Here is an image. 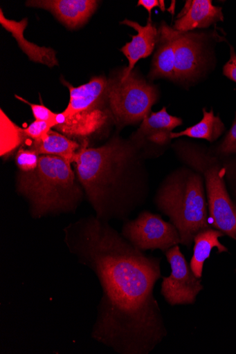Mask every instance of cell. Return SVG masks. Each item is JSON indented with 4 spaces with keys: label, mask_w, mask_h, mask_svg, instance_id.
Wrapping results in <instances>:
<instances>
[{
    "label": "cell",
    "mask_w": 236,
    "mask_h": 354,
    "mask_svg": "<svg viewBox=\"0 0 236 354\" xmlns=\"http://www.w3.org/2000/svg\"><path fill=\"white\" fill-rule=\"evenodd\" d=\"M64 241L97 277L102 297L91 336L120 354H149L167 335L154 288L161 259L127 241L107 221L84 217L64 229Z\"/></svg>",
    "instance_id": "cell-1"
},
{
    "label": "cell",
    "mask_w": 236,
    "mask_h": 354,
    "mask_svg": "<svg viewBox=\"0 0 236 354\" xmlns=\"http://www.w3.org/2000/svg\"><path fill=\"white\" fill-rule=\"evenodd\" d=\"M73 164L98 218L125 220L147 201L149 172L140 148L131 140L115 136L97 148L84 141Z\"/></svg>",
    "instance_id": "cell-2"
},
{
    "label": "cell",
    "mask_w": 236,
    "mask_h": 354,
    "mask_svg": "<svg viewBox=\"0 0 236 354\" xmlns=\"http://www.w3.org/2000/svg\"><path fill=\"white\" fill-rule=\"evenodd\" d=\"M71 165L61 157L42 155L37 169L19 173L17 191L32 218L76 212L85 193Z\"/></svg>",
    "instance_id": "cell-3"
},
{
    "label": "cell",
    "mask_w": 236,
    "mask_h": 354,
    "mask_svg": "<svg viewBox=\"0 0 236 354\" xmlns=\"http://www.w3.org/2000/svg\"><path fill=\"white\" fill-rule=\"evenodd\" d=\"M154 203L177 229L181 244L188 248L199 232L211 228L205 180L186 166L164 178L156 192Z\"/></svg>",
    "instance_id": "cell-4"
},
{
    "label": "cell",
    "mask_w": 236,
    "mask_h": 354,
    "mask_svg": "<svg viewBox=\"0 0 236 354\" xmlns=\"http://www.w3.org/2000/svg\"><path fill=\"white\" fill-rule=\"evenodd\" d=\"M174 151L185 166L203 177L212 226L236 241V203L226 186L223 160L208 149L185 140L179 142Z\"/></svg>",
    "instance_id": "cell-5"
},
{
    "label": "cell",
    "mask_w": 236,
    "mask_h": 354,
    "mask_svg": "<svg viewBox=\"0 0 236 354\" xmlns=\"http://www.w3.org/2000/svg\"><path fill=\"white\" fill-rule=\"evenodd\" d=\"M108 106L118 129L143 122L158 100L156 87L134 72L109 80Z\"/></svg>",
    "instance_id": "cell-6"
},
{
    "label": "cell",
    "mask_w": 236,
    "mask_h": 354,
    "mask_svg": "<svg viewBox=\"0 0 236 354\" xmlns=\"http://www.w3.org/2000/svg\"><path fill=\"white\" fill-rule=\"evenodd\" d=\"M121 234L143 252L158 249L165 252L181 244L180 235L174 225L149 211L141 212L134 220L126 221Z\"/></svg>",
    "instance_id": "cell-7"
},
{
    "label": "cell",
    "mask_w": 236,
    "mask_h": 354,
    "mask_svg": "<svg viewBox=\"0 0 236 354\" xmlns=\"http://www.w3.org/2000/svg\"><path fill=\"white\" fill-rule=\"evenodd\" d=\"M165 254L172 274L163 277L162 296L172 306L194 304L197 295L204 288L201 279L192 272L179 245L168 249Z\"/></svg>",
    "instance_id": "cell-8"
},
{
    "label": "cell",
    "mask_w": 236,
    "mask_h": 354,
    "mask_svg": "<svg viewBox=\"0 0 236 354\" xmlns=\"http://www.w3.org/2000/svg\"><path fill=\"white\" fill-rule=\"evenodd\" d=\"M65 85L70 90V102L63 112L69 118H81L108 105L109 80L105 77H94L78 87Z\"/></svg>",
    "instance_id": "cell-9"
},
{
    "label": "cell",
    "mask_w": 236,
    "mask_h": 354,
    "mask_svg": "<svg viewBox=\"0 0 236 354\" xmlns=\"http://www.w3.org/2000/svg\"><path fill=\"white\" fill-rule=\"evenodd\" d=\"M95 0H33L28 7L48 10L66 27L71 29L84 25L98 7Z\"/></svg>",
    "instance_id": "cell-10"
},
{
    "label": "cell",
    "mask_w": 236,
    "mask_h": 354,
    "mask_svg": "<svg viewBox=\"0 0 236 354\" xmlns=\"http://www.w3.org/2000/svg\"><path fill=\"white\" fill-rule=\"evenodd\" d=\"M204 36L180 32L176 48L175 73L176 80L194 77L204 63Z\"/></svg>",
    "instance_id": "cell-11"
},
{
    "label": "cell",
    "mask_w": 236,
    "mask_h": 354,
    "mask_svg": "<svg viewBox=\"0 0 236 354\" xmlns=\"http://www.w3.org/2000/svg\"><path fill=\"white\" fill-rule=\"evenodd\" d=\"M182 124L181 118L167 113L164 107L160 111L151 113L146 117L130 140L140 148L147 142L163 146L171 142L173 131Z\"/></svg>",
    "instance_id": "cell-12"
},
{
    "label": "cell",
    "mask_w": 236,
    "mask_h": 354,
    "mask_svg": "<svg viewBox=\"0 0 236 354\" xmlns=\"http://www.w3.org/2000/svg\"><path fill=\"white\" fill-rule=\"evenodd\" d=\"M120 24L138 31L137 35L131 36V41L120 49L129 62L128 66L122 73V76L127 77L140 59L149 57L153 53L158 41V29L152 24V20H148L147 25L144 26L129 19H125Z\"/></svg>",
    "instance_id": "cell-13"
},
{
    "label": "cell",
    "mask_w": 236,
    "mask_h": 354,
    "mask_svg": "<svg viewBox=\"0 0 236 354\" xmlns=\"http://www.w3.org/2000/svg\"><path fill=\"white\" fill-rule=\"evenodd\" d=\"M180 32L163 22L158 29V49L154 56L149 75L151 80H176L175 55Z\"/></svg>",
    "instance_id": "cell-14"
},
{
    "label": "cell",
    "mask_w": 236,
    "mask_h": 354,
    "mask_svg": "<svg viewBox=\"0 0 236 354\" xmlns=\"http://www.w3.org/2000/svg\"><path fill=\"white\" fill-rule=\"evenodd\" d=\"M223 21L222 8L213 6L212 0H189L185 2L173 28L181 33H187Z\"/></svg>",
    "instance_id": "cell-15"
},
{
    "label": "cell",
    "mask_w": 236,
    "mask_h": 354,
    "mask_svg": "<svg viewBox=\"0 0 236 354\" xmlns=\"http://www.w3.org/2000/svg\"><path fill=\"white\" fill-rule=\"evenodd\" d=\"M0 24L6 28L17 41L19 48L28 56L30 60L45 64L49 68L58 66L55 51L50 48L40 47L26 40L24 36V30L28 26V19L20 21L7 19L3 10H0Z\"/></svg>",
    "instance_id": "cell-16"
},
{
    "label": "cell",
    "mask_w": 236,
    "mask_h": 354,
    "mask_svg": "<svg viewBox=\"0 0 236 354\" xmlns=\"http://www.w3.org/2000/svg\"><path fill=\"white\" fill-rule=\"evenodd\" d=\"M224 234L212 228L201 231L194 238L193 255L190 261V268L197 278L202 277L204 264L210 259L215 248L219 253L228 252V249L220 243L219 239Z\"/></svg>",
    "instance_id": "cell-17"
},
{
    "label": "cell",
    "mask_w": 236,
    "mask_h": 354,
    "mask_svg": "<svg viewBox=\"0 0 236 354\" xmlns=\"http://www.w3.org/2000/svg\"><path fill=\"white\" fill-rule=\"evenodd\" d=\"M80 148L78 142L52 130L43 140L33 141L29 146V149L36 151L40 156H59L71 164Z\"/></svg>",
    "instance_id": "cell-18"
},
{
    "label": "cell",
    "mask_w": 236,
    "mask_h": 354,
    "mask_svg": "<svg viewBox=\"0 0 236 354\" xmlns=\"http://www.w3.org/2000/svg\"><path fill=\"white\" fill-rule=\"evenodd\" d=\"M203 111V118L196 124L188 127L180 133H172V140L188 137L194 139L206 140L210 142L217 140L225 131V125L220 116L215 115L213 109Z\"/></svg>",
    "instance_id": "cell-19"
},
{
    "label": "cell",
    "mask_w": 236,
    "mask_h": 354,
    "mask_svg": "<svg viewBox=\"0 0 236 354\" xmlns=\"http://www.w3.org/2000/svg\"><path fill=\"white\" fill-rule=\"evenodd\" d=\"M2 115V156L13 150L24 139L22 129L14 124L1 111Z\"/></svg>",
    "instance_id": "cell-20"
},
{
    "label": "cell",
    "mask_w": 236,
    "mask_h": 354,
    "mask_svg": "<svg viewBox=\"0 0 236 354\" xmlns=\"http://www.w3.org/2000/svg\"><path fill=\"white\" fill-rule=\"evenodd\" d=\"M40 155L35 150L21 147L16 155V164L21 172H30L37 169Z\"/></svg>",
    "instance_id": "cell-21"
},
{
    "label": "cell",
    "mask_w": 236,
    "mask_h": 354,
    "mask_svg": "<svg viewBox=\"0 0 236 354\" xmlns=\"http://www.w3.org/2000/svg\"><path fill=\"white\" fill-rule=\"evenodd\" d=\"M53 127V124L51 122L35 120L26 128L22 129V132L25 139L39 141L46 138Z\"/></svg>",
    "instance_id": "cell-22"
},
{
    "label": "cell",
    "mask_w": 236,
    "mask_h": 354,
    "mask_svg": "<svg viewBox=\"0 0 236 354\" xmlns=\"http://www.w3.org/2000/svg\"><path fill=\"white\" fill-rule=\"evenodd\" d=\"M215 154L220 158L236 154V113L230 131L215 150Z\"/></svg>",
    "instance_id": "cell-23"
},
{
    "label": "cell",
    "mask_w": 236,
    "mask_h": 354,
    "mask_svg": "<svg viewBox=\"0 0 236 354\" xmlns=\"http://www.w3.org/2000/svg\"><path fill=\"white\" fill-rule=\"evenodd\" d=\"M15 97L18 100L23 102L30 107L33 116H35L36 120L51 122L53 124L54 127H55V117L57 113L52 112L49 109L46 108L44 105L29 103L28 102L24 100L23 98L19 97V95H16Z\"/></svg>",
    "instance_id": "cell-24"
},
{
    "label": "cell",
    "mask_w": 236,
    "mask_h": 354,
    "mask_svg": "<svg viewBox=\"0 0 236 354\" xmlns=\"http://www.w3.org/2000/svg\"><path fill=\"white\" fill-rule=\"evenodd\" d=\"M222 160L226 169V178L236 196V158L224 159Z\"/></svg>",
    "instance_id": "cell-25"
},
{
    "label": "cell",
    "mask_w": 236,
    "mask_h": 354,
    "mask_svg": "<svg viewBox=\"0 0 236 354\" xmlns=\"http://www.w3.org/2000/svg\"><path fill=\"white\" fill-rule=\"evenodd\" d=\"M223 74L225 77L236 83V53L234 48L230 45V58L224 64Z\"/></svg>",
    "instance_id": "cell-26"
},
{
    "label": "cell",
    "mask_w": 236,
    "mask_h": 354,
    "mask_svg": "<svg viewBox=\"0 0 236 354\" xmlns=\"http://www.w3.org/2000/svg\"><path fill=\"white\" fill-rule=\"evenodd\" d=\"M138 6L143 7L148 12L149 20H152L151 17L153 9L158 8L162 12L165 10V1H162V0H140Z\"/></svg>",
    "instance_id": "cell-27"
}]
</instances>
